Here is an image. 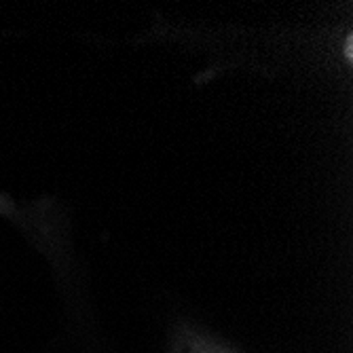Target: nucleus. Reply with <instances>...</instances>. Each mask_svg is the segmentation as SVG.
Returning <instances> with one entry per match:
<instances>
[{"label": "nucleus", "instance_id": "nucleus-1", "mask_svg": "<svg viewBox=\"0 0 353 353\" xmlns=\"http://www.w3.org/2000/svg\"><path fill=\"white\" fill-rule=\"evenodd\" d=\"M351 41H353V39L349 37V39H347V55H349V59H353V43H351Z\"/></svg>", "mask_w": 353, "mask_h": 353}]
</instances>
